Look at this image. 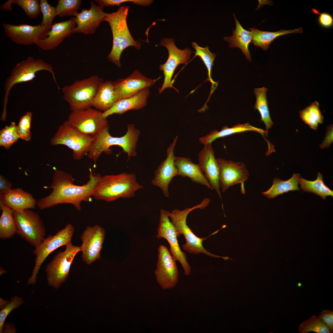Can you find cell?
<instances>
[{
  "instance_id": "obj_1",
  "label": "cell",
  "mask_w": 333,
  "mask_h": 333,
  "mask_svg": "<svg viewBox=\"0 0 333 333\" xmlns=\"http://www.w3.org/2000/svg\"><path fill=\"white\" fill-rule=\"evenodd\" d=\"M89 171L88 181L85 184L79 186L74 184V179L70 174L55 170L50 187L52 191L49 195L38 200V207L43 209L59 204H70L80 211L81 203L90 201L102 177L99 173L93 174L91 168Z\"/></svg>"
},
{
  "instance_id": "obj_2",
  "label": "cell",
  "mask_w": 333,
  "mask_h": 333,
  "mask_svg": "<svg viewBox=\"0 0 333 333\" xmlns=\"http://www.w3.org/2000/svg\"><path fill=\"white\" fill-rule=\"evenodd\" d=\"M127 131L124 136L114 137L109 133V125L102 129L93 138L88 157L96 164L102 153L111 154L112 151L109 148L112 146L121 147L129 158L137 155L136 147L140 131L133 124L128 125Z\"/></svg>"
},
{
  "instance_id": "obj_3",
  "label": "cell",
  "mask_w": 333,
  "mask_h": 333,
  "mask_svg": "<svg viewBox=\"0 0 333 333\" xmlns=\"http://www.w3.org/2000/svg\"><path fill=\"white\" fill-rule=\"evenodd\" d=\"M143 187L134 173L106 175L102 176L92 196L97 200L111 202L120 198L133 197L136 192Z\"/></svg>"
},
{
  "instance_id": "obj_4",
  "label": "cell",
  "mask_w": 333,
  "mask_h": 333,
  "mask_svg": "<svg viewBox=\"0 0 333 333\" xmlns=\"http://www.w3.org/2000/svg\"><path fill=\"white\" fill-rule=\"evenodd\" d=\"M129 9L128 6H122L117 11L106 14L105 21L109 23L113 36L112 47L107 59L119 67L121 66V56L125 49L130 46L141 48V43L133 39L128 27L126 19Z\"/></svg>"
},
{
  "instance_id": "obj_5",
  "label": "cell",
  "mask_w": 333,
  "mask_h": 333,
  "mask_svg": "<svg viewBox=\"0 0 333 333\" xmlns=\"http://www.w3.org/2000/svg\"><path fill=\"white\" fill-rule=\"evenodd\" d=\"M210 200L208 198L204 199L198 204L191 208H187L180 210L178 209L172 210L169 213L171 222L175 229L177 236L179 237L183 235L186 240V243L182 246L183 249L191 253L199 254L203 253L208 256L214 258H221L225 260L226 257H222L212 254L208 251L203 245V242L208 237L214 235L221 229L223 226L206 238H201L197 236L192 231L187 224V218L189 214L193 210L197 209H204L207 207L210 203Z\"/></svg>"
},
{
  "instance_id": "obj_6",
  "label": "cell",
  "mask_w": 333,
  "mask_h": 333,
  "mask_svg": "<svg viewBox=\"0 0 333 333\" xmlns=\"http://www.w3.org/2000/svg\"><path fill=\"white\" fill-rule=\"evenodd\" d=\"M43 70L48 71L51 74L58 89H60L52 66L42 59H35L31 56H28L26 59L15 65L5 83V94L1 116L2 121H5L6 120L7 104L10 92L13 87L17 84L33 80L35 77L37 72Z\"/></svg>"
},
{
  "instance_id": "obj_7",
  "label": "cell",
  "mask_w": 333,
  "mask_h": 333,
  "mask_svg": "<svg viewBox=\"0 0 333 333\" xmlns=\"http://www.w3.org/2000/svg\"><path fill=\"white\" fill-rule=\"evenodd\" d=\"M103 82V79L97 75H92L63 88V98L69 105L71 111L92 107L96 94Z\"/></svg>"
},
{
  "instance_id": "obj_8",
  "label": "cell",
  "mask_w": 333,
  "mask_h": 333,
  "mask_svg": "<svg viewBox=\"0 0 333 333\" xmlns=\"http://www.w3.org/2000/svg\"><path fill=\"white\" fill-rule=\"evenodd\" d=\"M93 140L92 136L77 130L66 120L59 127L50 143L67 146L72 151L73 158L79 160L88 155Z\"/></svg>"
},
{
  "instance_id": "obj_9",
  "label": "cell",
  "mask_w": 333,
  "mask_h": 333,
  "mask_svg": "<svg viewBox=\"0 0 333 333\" xmlns=\"http://www.w3.org/2000/svg\"><path fill=\"white\" fill-rule=\"evenodd\" d=\"M74 230L73 226L71 224H68L53 236L50 235L45 238L39 245L35 247L33 251L36 256L35 264L32 275L27 282V284L33 285L36 282L37 276L40 268L50 253L59 248L65 246L71 242Z\"/></svg>"
},
{
  "instance_id": "obj_10",
  "label": "cell",
  "mask_w": 333,
  "mask_h": 333,
  "mask_svg": "<svg viewBox=\"0 0 333 333\" xmlns=\"http://www.w3.org/2000/svg\"><path fill=\"white\" fill-rule=\"evenodd\" d=\"M16 233L31 245L37 246L45 238L46 229L39 215L30 209L13 211Z\"/></svg>"
},
{
  "instance_id": "obj_11",
  "label": "cell",
  "mask_w": 333,
  "mask_h": 333,
  "mask_svg": "<svg viewBox=\"0 0 333 333\" xmlns=\"http://www.w3.org/2000/svg\"><path fill=\"white\" fill-rule=\"evenodd\" d=\"M65 246L64 250L58 253L45 269L48 285L55 289L66 281L75 257L81 251L80 246L73 245L71 242Z\"/></svg>"
},
{
  "instance_id": "obj_12",
  "label": "cell",
  "mask_w": 333,
  "mask_h": 333,
  "mask_svg": "<svg viewBox=\"0 0 333 333\" xmlns=\"http://www.w3.org/2000/svg\"><path fill=\"white\" fill-rule=\"evenodd\" d=\"M159 45L165 47L169 53L166 62L159 67L160 70L163 71L164 76L163 84L158 89L159 93H161L168 88L176 89L173 86L171 80L174 72L179 64L187 63L190 58L191 51L187 47L183 50L178 48L175 44L174 39L162 38Z\"/></svg>"
},
{
  "instance_id": "obj_13",
  "label": "cell",
  "mask_w": 333,
  "mask_h": 333,
  "mask_svg": "<svg viewBox=\"0 0 333 333\" xmlns=\"http://www.w3.org/2000/svg\"><path fill=\"white\" fill-rule=\"evenodd\" d=\"M67 120L77 130L92 137L109 125L103 112L91 107L72 111Z\"/></svg>"
},
{
  "instance_id": "obj_14",
  "label": "cell",
  "mask_w": 333,
  "mask_h": 333,
  "mask_svg": "<svg viewBox=\"0 0 333 333\" xmlns=\"http://www.w3.org/2000/svg\"><path fill=\"white\" fill-rule=\"evenodd\" d=\"M158 252L154 271L156 280L164 290L173 288L178 283L179 277L176 261L166 246L160 245Z\"/></svg>"
},
{
  "instance_id": "obj_15",
  "label": "cell",
  "mask_w": 333,
  "mask_h": 333,
  "mask_svg": "<svg viewBox=\"0 0 333 333\" xmlns=\"http://www.w3.org/2000/svg\"><path fill=\"white\" fill-rule=\"evenodd\" d=\"M169 212L164 209L160 211L159 222L157 230V238H164L170 245L169 251L174 259L178 261L183 268L186 276L190 275L191 267L187 261L186 253L183 252L179 246L175 229L169 220Z\"/></svg>"
},
{
  "instance_id": "obj_16",
  "label": "cell",
  "mask_w": 333,
  "mask_h": 333,
  "mask_svg": "<svg viewBox=\"0 0 333 333\" xmlns=\"http://www.w3.org/2000/svg\"><path fill=\"white\" fill-rule=\"evenodd\" d=\"M105 235V230L99 225L87 226L83 232L80 246L82 260L88 265L101 259V252Z\"/></svg>"
},
{
  "instance_id": "obj_17",
  "label": "cell",
  "mask_w": 333,
  "mask_h": 333,
  "mask_svg": "<svg viewBox=\"0 0 333 333\" xmlns=\"http://www.w3.org/2000/svg\"><path fill=\"white\" fill-rule=\"evenodd\" d=\"M2 26L5 34L11 40L18 44L26 46L36 44L39 41L45 39L49 31L41 23L32 26L3 23Z\"/></svg>"
},
{
  "instance_id": "obj_18",
  "label": "cell",
  "mask_w": 333,
  "mask_h": 333,
  "mask_svg": "<svg viewBox=\"0 0 333 333\" xmlns=\"http://www.w3.org/2000/svg\"><path fill=\"white\" fill-rule=\"evenodd\" d=\"M216 159L220 167V180L222 191L225 192L230 187L240 183L241 193L245 194L244 183L248 179L249 174L244 163L222 158Z\"/></svg>"
},
{
  "instance_id": "obj_19",
  "label": "cell",
  "mask_w": 333,
  "mask_h": 333,
  "mask_svg": "<svg viewBox=\"0 0 333 333\" xmlns=\"http://www.w3.org/2000/svg\"><path fill=\"white\" fill-rule=\"evenodd\" d=\"M178 138V136H176L167 149L166 157L155 171L154 178L151 180L152 184L160 188L163 195L167 198L169 197L170 195L169 185L173 178L178 175V169L175 163V156L174 153Z\"/></svg>"
},
{
  "instance_id": "obj_20",
  "label": "cell",
  "mask_w": 333,
  "mask_h": 333,
  "mask_svg": "<svg viewBox=\"0 0 333 333\" xmlns=\"http://www.w3.org/2000/svg\"><path fill=\"white\" fill-rule=\"evenodd\" d=\"M156 80L146 77L138 70L134 71L126 78L121 79L113 83L117 101L131 97L141 90L149 88Z\"/></svg>"
},
{
  "instance_id": "obj_21",
  "label": "cell",
  "mask_w": 333,
  "mask_h": 333,
  "mask_svg": "<svg viewBox=\"0 0 333 333\" xmlns=\"http://www.w3.org/2000/svg\"><path fill=\"white\" fill-rule=\"evenodd\" d=\"M211 143L204 145L199 154V165L211 185L218 194L222 202L220 191V169L214 154Z\"/></svg>"
},
{
  "instance_id": "obj_22",
  "label": "cell",
  "mask_w": 333,
  "mask_h": 333,
  "mask_svg": "<svg viewBox=\"0 0 333 333\" xmlns=\"http://www.w3.org/2000/svg\"><path fill=\"white\" fill-rule=\"evenodd\" d=\"M90 5L89 10L82 9L75 16L76 23L75 32L93 34L101 23L105 21L106 13L104 11V7L96 5L93 1L90 2Z\"/></svg>"
},
{
  "instance_id": "obj_23",
  "label": "cell",
  "mask_w": 333,
  "mask_h": 333,
  "mask_svg": "<svg viewBox=\"0 0 333 333\" xmlns=\"http://www.w3.org/2000/svg\"><path fill=\"white\" fill-rule=\"evenodd\" d=\"M76 26L75 18L53 24L47 36L36 44L42 49L49 50L58 46L65 38L75 33Z\"/></svg>"
},
{
  "instance_id": "obj_24",
  "label": "cell",
  "mask_w": 333,
  "mask_h": 333,
  "mask_svg": "<svg viewBox=\"0 0 333 333\" xmlns=\"http://www.w3.org/2000/svg\"><path fill=\"white\" fill-rule=\"evenodd\" d=\"M0 206L5 205L14 211H20L35 208L37 201L30 193L16 188L0 195Z\"/></svg>"
},
{
  "instance_id": "obj_25",
  "label": "cell",
  "mask_w": 333,
  "mask_h": 333,
  "mask_svg": "<svg viewBox=\"0 0 333 333\" xmlns=\"http://www.w3.org/2000/svg\"><path fill=\"white\" fill-rule=\"evenodd\" d=\"M149 93V88H147L131 97L119 100L109 109L103 112V116L107 118L114 114H122L130 110L140 109L146 105Z\"/></svg>"
},
{
  "instance_id": "obj_26",
  "label": "cell",
  "mask_w": 333,
  "mask_h": 333,
  "mask_svg": "<svg viewBox=\"0 0 333 333\" xmlns=\"http://www.w3.org/2000/svg\"><path fill=\"white\" fill-rule=\"evenodd\" d=\"M175 163L178 169V175L187 177L193 182L205 186L212 190L214 189L199 165L193 163L190 158L175 157Z\"/></svg>"
},
{
  "instance_id": "obj_27",
  "label": "cell",
  "mask_w": 333,
  "mask_h": 333,
  "mask_svg": "<svg viewBox=\"0 0 333 333\" xmlns=\"http://www.w3.org/2000/svg\"><path fill=\"white\" fill-rule=\"evenodd\" d=\"M236 24L235 30H233L232 35L225 37L224 40L227 42L230 48L237 47L241 49L247 60L251 61V56L249 50V46L252 42V38L250 31L244 29L233 14Z\"/></svg>"
},
{
  "instance_id": "obj_28",
  "label": "cell",
  "mask_w": 333,
  "mask_h": 333,
  "mask_svg": "<svg viewBox=\"0 0 333 333\" xmlns=\"http://www.w3.org/2000/svg\"><path fill=\"white\" fill-rule=\"evenodd\" d=\"M249 29L252 36V42L255 46L265 51L268 48L273 41L279 36L289 34L302 33L303 32L302 27L293 30L281 29L275 32L261 31L254 27H251Z\"/></svg>"
},
{
  "instance_id": "obj_29",
  "label": "cell",
  "mask_w": 333,
  "mask_h": 333,
  "mask_svg": "<svg viewBox=\"0 0 333 333\" xmlns=\"http://www.w3.org/2000/svg\"><path fill=\"white\" fill-rule=\"evenodd\" d=\"M117 101L113 83L103 81L96 94L92 107L103 112L111 108Z\"/></svg>"
},
{
  "instance_id": "obj_30",
  "label": "cell",
  "mask_w": 333,
  "mask_h": 333,
  "mask_svg": "<svg viewBox=\"0 0 333 333\" xmlns=\"http://www.w3.org/2000/svg\"><path fill=\"white\" fill-rule=\"evenodd\" d=\"M246 131L257 132L262 135L263 137L265 133V130L254 127L249 123L243 124H238L231 128L228 127L227 125H224L220 131L217 130L212 131L207 135L200 138L199 141L201 143L204 145L211 143L212 142L219 138Z\"/></svg>"
},
{
  "instance_id": "obj_31",
  "label": "cell",
  "mask_w": 333,
  "mask_h": 333,
  "mask_svg": "<svg viewBox=\"0 0 333 333\" xmlns=\"http://www.w3.org/2000/svg\"><path fill=\"white\" fill-rule=\"evenodd\" d=\"M300 174L294 173L292 177L286 181L275 177L271 187L262 195L269 199L275 198L278 195L290 191H300L298 186Z\"/></svg>"
},
{
  "instance_id": "obj_32",
  "label": "cell",
  "mask_w": 333,
  "mask_h": 333,
  "mask_svg": "<svg viewBox=\"0 0 333 333\" xmlns=\"http://www.w3.org/2000/svg\"><path fill=\"white\" fill-rule=\"evenodd\" d=\"M267 88L263 87L255 88L254 93L256 97V101L254 106V110H257L261 116V121H263L266 127L265 136H268V130L274 124L270 116L267 99Z\"/></svg>"
},
{
  "instance_id": "obj_33",
  "label": "cell",
  "mask_w": 333,
  "mask_h": 333,
  "mask_svg": "<svg viewBox=\"0 0 333 333\" xmlns=\"http://www.w3.org/2000/svg\"><path fill=\"white\" fill-rule=\"evenodd\" d=\"M323 179L322 174L318 172L315 180L309 181L301 176L298 182L300 188L303 191L313 193L326 199L327 196H333V191L325 184Z\"/></svg>"
},
{
  "instance_id": "obj_34",
  "label": "cell",
  "mask_w": 333,
  "mask_h": 333,
  "mask_svg": "<svg viewBox=\"0 0 333 333\" xmlns=\"http://www.w3.org/2000/svg\"><path fill=\"white\" fill-rule=\"evenodd\" d=\"M2 214L0 217V238H10L16 233L15 221L13 216V210L3 205L0 206Z\"/></svg>"
},
{
  "instance_id": "obj_35",
  "label": "cell",
  "mask_w": 333,
  "mask_h": 333,
  "mask_svg": "<svg viewBox=\"0 0 333 333\" xmlns=\"http://www.w3.org/2000/svg\"><path fill=\"white\" fill-rule=\"evenodd\" d=\"M299 117L310 128L316 130L319 124L323 123V117L319 109V104L316 101L299 111Z\"/></svg>"
},
{
  "instance_id": "obj_36",
  "label": "cell",
  "mask_w": 333,
  "mask_h": 333,
  "mask_svg": "<svg viewBox=\"0 0 333 333\" xmlns=\"http://www.w3.org/2000/svg\"><path fill=\"white\" fill-rule=\"evenodd\" d=\"M16 4L20 7L28 17L37 18L41 12L39 1L38 0H9L0 6L2 10H12L11 5Z\"/></svg>"
},
{
  "instance_id": "obj_37",
  "label": "cell",
  "mask_w": 333,
  "mask_h": 333,
  "mask_svg": "<svg viewBox=\"0 0 333 333\" xmlns=\"http://www.w3.org/2000/svg\"><path fill=\"white\" fill-rule=\"evenodd\" d=\"M192 45V47L195 50V51L194 52L195 53V56H199L200 58L207 69L208 80L212 83L211 95L216 88L218 84L217 82L214 81L211 77L212 69L216 55L210 51L208 46L205 47H202L195 42H193Z\"/></svg>"
},
{
  "instance_id": "obj_38",
  "label": "cell",
  "mask_w": 333,
  "mask_h": 333,
  "mask_svg": "<svg viewBox=\"0 0 333 333\" xmlns=\"http://www.w3.org/2000/svg\"><path fill=\"white\" fill-rule=\"evenodd\" d=\"M19 139L17 126L14 122H11L9 125L0 130V146L6 149H9Z\"/></svg>"
},
{
  "instance_id": "obj_39",
  "label": "cell",
  "mask_w": 333,
  "mask_h": 333,
  "mask_svg": "<svg viewBox=\"0 0 333 333\" xmlns=\"http://www.w3.org/2000/svg\"><path fill=\"white\" fill-rule=\"evenodd\" d=\"M298 331L301 333H308L311 331L317 333H331L323 322L315 314L300 324Z\"/></svg>"
},
{
  "instance_id": "obj_40",
  "label": "cell",
  "mask_w": 333,
  "mask_h": 333,
  "mask_svg": "<svg viewBox=\"0 0 333 333\" xmlns=\"http://www.w3.org/2000/svg\"><path fill=\"white\" fill-rule=\"evenodd\" d=\"M80 0H59L56 8V16H75L81 5Z\"/></svg>"
},
{
  "instance_id": "obj_41",
  "label": "cell",
  "mask_w": 333,
  "mask_h": 333,
  "mask_svg": "<svg viewBox=\"0 0 333 333\" xmlns=\"http://www.w3.org/2000/svg\"><path fill=\"white\" fill-rule=\"evenodd\" d=\"M39 5L43 18L41 23L49 31L53 25V22L56 16V7L51 5L47 0H40Z\"/></svg>"
},
{
  "instance_id": "obj_42",
  "label": "cell",
  "mask_w": 333,
  "mask_h": 333,
  "mask_svg": "<svg viewBox=\"0 0 333 333\" xmlns=\"http://www.w3.org/2000/svg\"><path fill=\"white\" fill-rule=\"evenodd\" d=\"M32 117L31 112H27L21 117L17 125L20 138L27 142L30 141L31 138V128Z\"/></svg>"
},
{
  "instance_id": "obj_43",
  "label": "cell",
  "mask_w": 333,
  "mask_h": 333,
  "mask_svg": "<svg viewBox=\"0 0 333 333\" xmlns=\"http://www.w3.org/2000/svg\"><path fill=\"white\" fill-rule=\"evenodd\" d=\"M21 298L15 296L12 298L0 311V332L2 333L5 321L9 313L14 309L18 307L24 303Z\"/></svg>"
},
{
  "instance_id": "obj_44",
  "label": "cell",
  "mask_w": 333,
  "mask_h": 333,
  "mask_svg": "<svg viewBox=\"0 0 333 333\" xmlns=\"http://www.w3.org/2000/svg\"><path fill=\"white\" fill-rule=\"evenodd\" d=\"M311 10L313 13L319 15L317 21L320 27L325 29H329L332 27L333 17L331 14L325 12L319 13L315 9L312 8Z\"/></svg>"
},
{
  "instance_id": "obj_45",
  "label": "cell",
  "mask_w": 333,
  "mask_h": 333,
  "mask_svg": "<svg viewBox=\"0 0 333 333\" xmlns=\"http://www.w3.org/2000/svg\"><path fill=\"white\" fill-rule=\"evenodd\" d=\"M325 323L331 333L333 332V311L323 310L318 316Z\"/></svg>"
},
{
  "instance_id": "obj_46",
  "label": "cell",
  "mask_w": 333,
  "mask_h": 333,
  "mask_svg": "<svg viewBox=\"0 0 333 333\" xmlns=\"http://www.w3.org/2000/svg\"><path fill=\"white\" fill-rule=\"evenodd\" d=\"M333 132V125L331 124L327 126L325 138L322 143L319 145L321 149L328 148L331 144L332 143Z\"/></svg>"
},
{
  "instance_id": "obj_47",
  "label": "cell",
  "mask_w": 333,
  "mask_h": 333,
  "mask_svg": "<svg viewBox=\"0 0 333 333\" xmlns=\"http://www.w3.org/2000/svg\"><path fill=\"white\" fill-rule=\"evenodd\" d=\"M12 183L2 175H0V195L5 194L12 189Z\"/></svg>"
}]
</instances>
